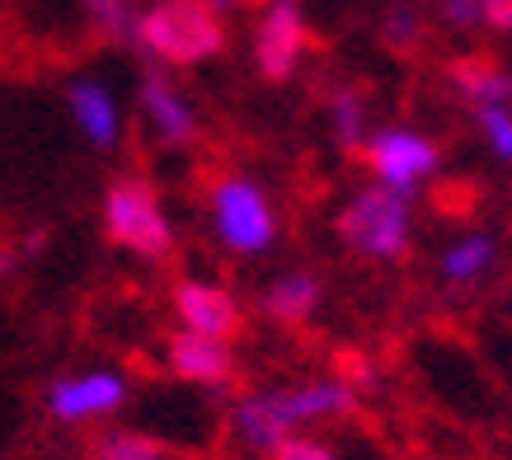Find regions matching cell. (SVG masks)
<instances>
[{"instance_id":"7c38bea8","label":"cell","mask_w":512,"mask_h":460,"mask_svg":"<svg viewBox=\"0 0 512 460\" xmlns=\"http://www.w3.org/2000/svg\"><path fill=\"white\" fill-rule=\"evenodd\" d=\"M165 362L179 381H193V385H221L231 376V348L226 338H207V334H193V329H179L165 348Z\"/></svg>"},{"instance_id":"e0dca14e","label":"cell","mask_w":512,"mask_h":460,"mask_svg":"<svg viewBox=\"0 0 512 460\" xmlns=\"http://www.w3.org/2000/svg\"><path fill=\"white\" fill-rule=\"evenodd\" d=\"M329 127H334V141L343 151H362L367 137H372V123H367V104L357 90H334L329 94Z\"/></svg>"},{"instance_id":"cb8c5ba5","label":"cell","mask_w":512,"mask_h":460,"mask_svg":"<svg viewBox=\"0 0 512 460\" xmlns=\"http://www.w3.org/2000/svg\"><path fill=\"white\" fill-rule=\"evenodd\" d=\"M484 24L498 33H512V0H484Z\"/></svg>"},{"instance_id":"5bb4252c","label":"cell","mask_w":512,"mask_h":460,"mask_svg":"<svg viewBox=\"0 0 512 460\" xmlns=\"http://www.w3.org/2000/svg\"><path fill=\"white\" fill-rule=\"evenodd\" d=\"M315 306H320V282L311 273H282L273 287L264 292V310L268 320L278 324H301L311 320Z\"/></svg>"},{"instance_id":"603a6c76","label":"cell","mask_w":512,"mask_h":460,"mask_svg":"<svg viewBox=\"0 0 512 460\" xmlns=\"http://www.w3.org/2000/svg\"><path fill=\"white\" fill-rule=\"evenodd\" d=\"M273 460H339L334 456V446H325V442H315V437H287V442L273 451Z\"/></svg>"},{"instance_id":"52a82bcc","label":"cell","mask_w":512,"mask_h":460,"mask_svg":"<svg viewBox=\"0 0 512 460\" xmlns=\"http://www.w3.org/2000/svg\"><path fill=\"white\" fill-rule=\"evenodd\" d=\"M127 404V376L123 371H76V376H57L47 385V409L62 423H94L109 418Z\"/></svg>"},{"instance_id":"ba28073f","label":"cell","mask_w":512,"mask_h":460,"mask_svg":"<svg viewBox=\"0 0 512 460\" xmlns=\"http://www.w3.org/2000/svg\"><path fill=\"white\" fill-rule=\"evenodd\" d=\"M235 442L254 456H273L287 437H296V418L287 409V390H254L231 409Z\"/></svg>"},{"instance_id":"8fae6325","label":"cell","mask_w":512,"mask_h":460,"mask_svg":"<svg viewBox=\"0 0 512 460\" xmlns=\"http://www.w3.org/2000/svg\"><path fill=\"white\" fill-rule=\"evenodd\" d=\"M174 315H179V329H193V334L207 338H231L240 329V306L235 296L217 282H179L174 287Z\"/></svg>"},{"instance_id":"44dd1931","label":"cell","mask_w":512,"mask_h":460,"mask_svg":"<svg viewBox=\"0 0 512 460\" xmlns=\"http://www.w3.org/2000/svg\"><path fill=\"white\" fill-rule=\"evenodd\" d=\"M419 33H423V24L409 5H395V10L386 15V43L390 47H414L419 43Z\"/></svg>"},{"instance_id":"4fadbf2b","label":"cell","mask_w":512,"mask_h":460,"mask_svg":"<svg viewBox=\"0 0 512 460\" xmlns=\"http://www.w3.org/2000/svg\"><path fill=\"white\" fill-rule=\"evenodd\" d=\"M456 90L470 108H489V104H512V71H503L498 62H484V57H470L451 71Z\"/></svg>"},{"instance_id":"30bf717a","label":"cell","mask_w":512,"mask_h":460,"mask_svg":"<svg viewBox=\"0 0 512 460\" xmlns=\"http://www.w3.org/2000/svg\"><path fill=\"white\" fill-rule=\"evenodd\" d=\"M66 113H71L76 132L90 141L94 151H109V146H118V137H123V108H118L109 85H99V80H90V76H80L66 85Z\"/></svg>"},{"instance_id":"ac0fdd59","label":"cell","mask_w":512,"mask_h":460,"mask_svg":"<svg viewBox=\"0 0 512 460\" xmlns=\"http://www.w3.org/2000/svg\"><path fill=\"white\" fill-rule=\"evenodd\" d=\"M85 5V15H90V24L109 43H137V19L141 10L132 5V0H80Z\"/></svg>"},{"instance_id":"d6986e66","label":"cell","mask_w":512,"mask_h":460,"mask_svg":"<svg viewBox=\"0 0 512 460\" xmlns=\"http://www.w3.org/2000/svg\"><path fill=\"white\" fill-rule=\"evenodd\" d=\"M90 460H165V446L146 432H104L90 446Z\"/></svg>"},{"instance_id":"277c9868","label":"cell","mask_w":512,"mask_h":460,"mask_svg":"<svg viewBox=\"0 0 512 460\" xmlns=\"http://www.w3.org/2000/svg\"><path fill=\"white\" fill-rule=\"evenodd\" d=\"M212 230L231 254H264L278 240V216L264 188L249 179H221L212 188Z\"/></svg>"},{"instance_id":"5b68a950","label":"cell","mask_w":512,"mask_h":460,"mask_svg":"<svg viewBox=\"0 0 512 460\" xmlns=\"http://www.w3.org/2000/svg\"><path fill=\"white\" fill-rule=\"evenodd\" d=\"M367 155V165H372L376 184L381 188H395V193H414L423 179H433L437 174V141L414 132V127H381L367 137L362 146Z\"/></svg>"},{"instance_id":"2e32d148","label":"cell","mask_w":512,"mask_h":460,"mask_svg":"<svg viewBox=\"0 0 512 460\" xmlns=\"http://www.w3.org/2000/svg\"><path fill=\"white\" fill-rule=\"evenodd\" d=\"M489 268H494V240L489 235H466L442 254V277L451 287H475Z\"/></svg>"},{"instance_id":"6da1fadb","label":"cell","mask_w":512,"mask_h":460,"mask_svg":"<svg viewBox=\"0 0 512 460\" xmlns=\"http://www.w3.org/2000/svg\"><path fill=\"white\" fill-rule=\"evenodd\" d=\"M137 47L156 66H202L221 57L226 24L202 0H156L137 19Z\"/></svg>"},{"instance_id":"7a4b0ae2","label":"cell","mask_w":512,"mask_h":460,"mask_svg":"<svg viewBox=\"0 0 512 460\" xmlns=\"http://www.w3.org/2000/svg\"><path fill=\"white\" fill-rule=\"evenodd\" d=\"M104 230L109 240L137 259H165L174 249V226L170 212L160 207L156 188L127 174V179H113L109 193H104Z\"/></svg>"},{"instance_id":"8992f818","label":"cell","mask_w":512,"mask_h":460,"mask_svg":"<svg viewBox=\"0 0 512 460\" xmlns=\"http://www.w3.org/2000/svg\"><path fill=\"white\" fill-rule=\"evenodd\" d=\"M311 47V29H306V10L301 0H268L259 24H254V66L264 80H287L301 66Z\"/></svg>"},{"instance_id":"d4e9b609","label":"cell","mask_w":512,"mask_h":460,"mask_svg":"<svg viewBox=\"0 0 512 460\" xmlns=\"http://www.w3.org/2000/svg\"><path fill=\"white\" fill-rule=\"evenodd\" d=\"M207 10H217V15H235V10H245L249 0H202Z\"/></svg>"},{"instance_id":"ffe728a7","label":"cell","mask_w":512,"mask_h":460,"mask_svg":"<svg viewBox=\"0 0 512 460\" xmlns=\"http://www.w3.org/2000/svg\"><path fill=\"white\" fill-rule=\"evenodd\" d=\"M475 123H480V137L484 146L512 165V104H489V108H475Z\"/></svg>"},{"instance_id":"7402d4cb","label":"cell","mask_w":512,"mask_h":460,"mask_svg":"<svg viewBox=\"0 0 512 460\" xmlns=\"http://www.w3.org/2000/svg\"><path fill=\"white\" fill-rule=\"evenodd\" d=\"M437 10H442V19H447V29L470 33V29H480L484 24V0H442Z\"/></svg>"},{"instance_id":"9a60e30c","label":"cell","mask_w":512,"mask_h":460,"mask_svg":"<svg viewBox=\"0 0 512 460\" xmlns=\"http://www.w3.org/2000/svg\"><path fill=\"white\" fill-rule=\"evenodd\" d=\"M287 409H292L296 428L301 423H325V418L353 414V390L343 381H306L287 390Z\"/></svg>"},{"instance_id":"3957f363","label":"cell","mask_w":512,"mask_h":460,"mask_svg":"<svg viewBox=\"0 0 512 460\" xmlns=\"http://www.w3.org/2000/svg\"><path fill=\"white\" fill-rule=\"evenodd\" d=\"M343 240L367 254V259H400L409 249V226H414V212H409V193H395V188H362L348 207H343Z\"/></svg>"},{"instance_id":"9c48e42d","label":"cell","mask_w":512,"mask_h":460,"mask_svg":"<svg viewBox=\"0 0 512 460\" xmlns=\"http://www.w3.org/2000/svg\"><path fill=\"white\" fill-rule=\"evenodd\" d=\"M141 113H146V127L156 132L160 146H188L198 132V113L188 104V94L160 66L141 76Z\"/></svg>"}]
</instances>
